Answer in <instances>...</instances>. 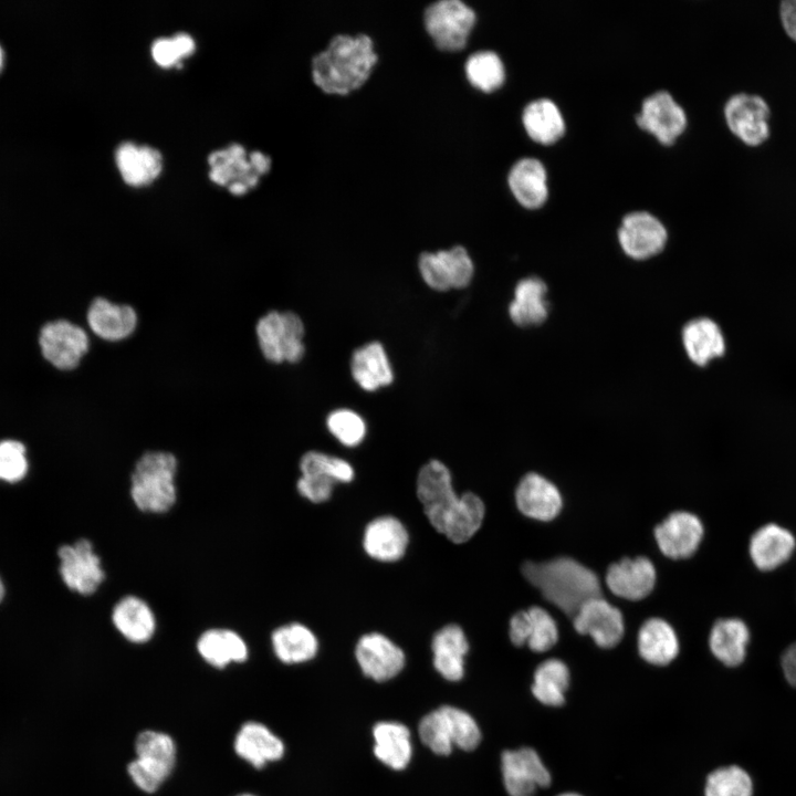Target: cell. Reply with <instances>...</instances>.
I'll list each match as a JSON object with an SVG mask.
<instances>
[{
  "label": "cell",
  "instance_id": "obj_1",
  "mask_svg": "<svg viewBox=\"0 0 796 796\" xmlns=\"http://www.w3.org/2000/svg\"><path fill=\"white\" fill-rule=\"evenodd\" d=\"M417 496L434 530L455 544L469 541L482 525L483 501L471 492L459 498L449 469L439 460H430L419 470Z\"/></svg>",
  "mask_w": 796,
  "mask_h": 796
},
{
  "label": "cell",
  "instance_id": "obj_2",
  "mask_svg": "<svg viewBox=\"0 0 796 796\" xmlns=\"http://www.w3.org/2000/svg\"><path fill=\"white\" fill-rule=\"evenodd\" d=\"M378 56L371 39L338 34L312 60L314 83L328 94H348L369 77Z\"/></svg>",
  "mask_w": 796,
  "mask_h": 796
},
{
  "label": "cell",
  "instance_id": "obj_3",
  "mask_svg": "<svg viewBox=\"0 0 796 796\" xmlns=\"http://www.w3.org/2000/svg\"><path fill=\"white\" fill-rule=\"evenodd\" d=\"M522 574L547 601L570 617L586 601L601 596L598 576L570 557L525 562Z\"/></svg>",
  "mask_w": 796,
  "mask_h": 796
},
{
  "label": "cell",
  "instance_id": "obj_4",
  "mask_svg": "<svg viewBox=\"0 0 796 796\" xmlns=\"http://www.w3.org/2000/svg\"><path fill=\"white\" fill-rule=\"evenodd\" d=\"M178 457L169 450L149 449L133 462L129 474V495L144 513L161 514L177 502Z\"/></svg>",
  "mask_w": 796,
  "mask_h": 796
},
{
  "label": "cell",
  "instance_id": "obj_5",
  "mask_svg": "<svg viewBox=\"0 0 796 796\" xmlns=\"http://www.w3.org/2000/svg\"><path fill=\"white\" fill-rule=\"evenodd\" d=\"M258 349L271 364H298L305 356V324L292 310H270L254 325Z\"/></svg>",
  "mask_w": 796,
  "mask_h": 796
},
{
  "label": "cell",
  "instance_id": "obj_6",
  "mask_svg": "<svg viewBox=\"0 0 796 796\" xmlns=\"http://www.w3.org/2000/svg\"><path fill=\"white\" fill-rule=\"evenodd\" d=\"M134 750L135 758L127 764V774L138 789L154 794L175 769L176 742L165 732L144 730L137 734Z\"/></svg>",
  "mask_w": 796,
  "mask_h": 796
},
{
  "label": "cell",
  "instance_id": "obj_7",
  "mask_svg": "<svg viewBox=\"0 0 796 796\" xmlns=\"http://www.w3.org/2000/svg\"><path fill=\"white\" fill-rule=\"evenodd\" d=\"M210 179L226 186L232 195H244L255 187L262 175L271 167V159L261 151L248 154L239 144L216 150L208 158Z\"/></svg>",
  "mask_w": 796,
  "mask_h": 796
},
{
  "label": "cell",
  "instance_id": "obj_8",
  "mask_svg": "<svg viewBox=\"0 0 796 796\" xmlns=\"http://www.w3.org/2000/svg\"><path fill=\"white\" fill-rule=\"evenodd\" d=\"M56 561L62 584L80 596L94 595L106 579L102 559L86 537L60 545Z\"/></svg>",
  "mask_w": 796,
  "mask_h": 796
},
{
  "label": "cell",
  "instance_id": "obj_9",
  "mask_svg": "<svg viewBox=\"0 0 796 796\" xmlns=\"http://www.w3.org/2000/svg\"><path fill=\"white\" fill-rule=\"evenodd\" d=\"M39 346L53 367L71 371L90 354L92 339L82 325L60 318L44 324L39 334Z\"/></svg>",
  "mask_w": 796,
  "mask_h": 796
},
{
  "label": "cell",
  "instance_id": "obj_10",
  "mask_svg": "<svg viewBox=\"0 0 796 796\" xmlns=\"http://www.w3.org/2000/svg\"><path fill=\"white\" fill-rule=\"evenodd\" d=\"M472 8L460 0H439L425 10V27L437 48L458 51L465 46L475 23Z\"/></svg>",
  "mask_w": 796,
  "mask_h": 796
},
{
  "label": "cell",
  "instance_id": "obj_11",
  "mask_svg": "<svg viewBox=\"0 0 796 796\" xmlns=\"http://www.w3.org/2000/svg\"><path fill=\"white\" fill-rule=\"evenodd\" d=\"M723 115L732 135L748 147H758L771 136V107L761 95L733 94L724 104Z\"/></svg>",
  "mask_w": 796,
  "mask_h": 796
},
{
  "label": "cell",
  "instance_id": "obj_12",
  "mask_svg": "<svg viewBox=\"0 0 796 796\" xmlns=\"http://www.w3.org/2000/svg\"><path fill=\"white\" fill-rule=\"evenodd\" d=\"M418 269L423 282L438 292L464 289L474 275L473 261L462 245L422 252L418 259Z\"/></svg>",
  "mask_w": 796,
  "mask_h": 796
},
{
  "label": "cell",
  "instance_id": "obj_13",
  "mask_svg": "<svg viewBox=\"0 0 796 796\" xmlns=\"http://www.w3.org/2000/svg\"><path fill=\"white\" fill-rule=\"evenodd\" d=\"M85 322L96 339L107 344H121L130 339L137 332L139 315L128 303L115 302L98 295L88 303Z\"/></svg>",
  "mask_w": 796,
  "mask_h": 796
},
{
  "label": "cell",
  "instance_id": "obj_14",
  "mask_svg": "<svg viewBox=\"0 0 796 796\" xmlns=\"http://www.w3.org/2000/svg\"><path fill=\"white\" fill-rule=\"evenodd\" d=\"M622 252L630 259L643 261L661 253L668 231L659 218L646 210L628 212L617 231Z\"/></svg>",
  "mask_w": 796,
  "mask_h": 796
},
{
  "label": "cell",
  "instance_id": "obj_15",
  "mask_svg": "<svg viewBox=\"0 0 796 796\" xmlns=\"http://www.w3.org/2000/svg\"><path fill=\"white\" fill-rule=\"evenodd\" d=\"M637 125L660 144L672 145L685 130L688 118L683 107L667 91H657L641 103Z\"/></svg>",
  "mask_w": 796,
  "mask_h": 796
},
{
  "label": "cell",
  "instance_id": "obj_16",
  "mask_svg": "<svg viewBox=\"0 0 796 796\" xmlns=\"http://www.w3.org/2000/svg\"><path fill=\"white\" fill-rule=\"evenodd\" d=\"M501 772L509 796H534L538 788L549 786L552 781L549 771L531 747L504 751Z\"/></svg>",
  "mask_w": 796,
  "mask_h": 796
},
{
  "label": "cell",
  "instance_id": "obj_17",
  "mask_svg": "<svg viewBox=\"0 0 796 796\" xmlns=\"http://www.w3.org/2000/svg\"><path fill=\"white\" fill-rule=\"evenodd\" d=\"M573 625L578 633L590 636L605 649L617 646L625 632L621 611L601 596L586 601L573 617Z\"/></svg>",
  "mask_w": 796,
  "mask_h": 796
},
{
  "label": "cell",
  "instance_id": "obj_18",
  "mask_svg": "<svg viewBox=\"0 0 796 796\" xmlns=\"http://www.w3.org/2000/svg\"><path fill=\"white\" fill-rule=\"evenodd\" d=\"M355 657L363 673L377 682L395 678L406 663L404 651L378 632H370L359 638Z\"/></svg>",
  "mask_w": 796,
  "mask_h": 796
},
{
  "label": "cell",
  "instance_id": "obj_19",
  "mask_svg": "<svg viewBox=\"0 0 796 796\" xmlns=\"http://www.w3.org/2000/svg\"><path fill=\"white\" fill-rule=\"evenodd\" d=\"M700 519L684 511L671 513L654 527V537L661 553L672 559L691 557L703 538Z\"/></svg>",
  "mask_w": 796,
  "mask_h": 796
},
{
  "label": "cell",
  "instance_id": "obj_20",
  "mask_svg": "<svg viewBox=\"0 0 796 796\" xmlns=\"http://www.w3.org/2000/svg\"><path fill=\"white\" fill-rule=\"evenodd\" d=\"M233 751L237 756L255 769L280 761L285 753L284 742L265 724L244 722L235 733Z\"/></svg>",
  "mask_w": 796,
  "mask_h": 796
},
{
  "label": "cell",
  "instance_id": "obj_21",
  "mask_svg": "<svg viewBox=\"0 0 796 796\" xmlns=\"http://www.w3.org/2000/svg\"><path fill=\"white\" fill-rule=\"evenodd\" d=\"M657 573L653 563L645 557H625L611 564L605 582L609 590L624 599L640 600L654 588Z\"/></svg>",
  "mask_w": 796,
  "mask_h": 796
},
{
  "label": "cell",
  "instance_id": "obj_22",
  "mask_svg": "<svg viewBox=\"0 0 796 796\" xmlns=\"http://www.w3.org/2000/svg\"><path fill=\"white\" fill-rule=\"evenodd\" d=\"M515 502L522 514L543 522L554 520L563 506L557 486L535 472L521 479L515 491Z\"/></svg>",
  "mask_w": 796,
  "mask_h": 796
},
{
  "label": "cell",
  "instance_id": "obj_23",
  "mask_svg": "<svg viewBox=\"0 0 796 796\" xmlns=\"http://www.w3.org/2000/svg\"><path fill=\"white\" fill-rule=\"evenodd\" d=\"M507 184L516 201L524 208H542L549 195L548 175L544 164L535 157H523L514 163Z\"/></svg>",
  "mask_w": 796,
  "mask_h": 796
},
{
  "label": "cell",
  "instance_id": "obj_24",
  "mask_svg": "<svg viewBox=\"0 0 796 796\" xmlns=\"http://www.w3.org/2000/svg\"><path fill=\"white\" fill-rule=\"evenodd\" d=\"M681 341L688 358L699 367L708 366L726 352V341L720 325L706 316L687 322L681 331Z\"/></svg>",
  "mask_w": 796,
  "mask_h": 796
},
{
  "label": "cell",
  "instance_id": "obj_25",
  "mask_svg": "<svg viewBox=\"0 0 796 796\" xmlns=\"http://www.w3.org/2000/svg\"><path fill=\"white\" fill-rule=\"evenodd\" d=\"M111 621L124 639L135 645L148 642L157 629L151 607L135 595H127L115 604Z\"/></svg>",
  "mask_w": 796,
  "mask_h": 796
},
{
  "label": "cell",
  "instance_id": "obj_26",
  "mask_svg": "<svg viewBox=\"0 0 796 796\" xmlns=\"http://www.w3.org/2000/svg\"><path fill=\"white\" fill-rule=\"evenodd\" d=\"M548 289L538 276L520 280L513 292L507 312L511 321L520 327L538 326L549 313Z\"/></svg>",
  "mask_w": 796,
  "mask_h": 796
},
{
  "label": "cell",
  "instance_id": "obj_27",
  "mask_svg": "<svg viewBox=\"0 0 796 796\" xmlns=\"http://www.w3.org/2000/svg\"><path fill=\"white\" fill-rule=\"evenodd\" d=\"M408 540V532L398 519L379 516L366 526L363 545L371 558L395 562L406 553Z\"/></svg>",
  "mask_w": 796,
  "mask_h": 796
},
{
  "label": "cell",
  "instance_id": "obj_28",
  "mask_svg": "<svg viewBox=\"0 0 796 796\" xmlns=\"http://www.w3.org/2000/svg\"><path fill=\"white\" fill-rule=\"evenodd\" d=\"M795 546V537L788 530L769 523L752 535L748 549L758 569L772 570L790 558Z\"/></svg>",
  "mask_w": 796,
  "mask_h": 796
},
{
  "label": "cell",
  "instance_id": "obj_29",
  "mask_svg": "<svg viewBox=\"0 0 796 796\" xmlns=\"http://www.w3.org/2000/svg\"><path fill=\"white\" fill-rule=\"evenodd\" d=\"M201 659L216 669H224L231 663H243L249 658L245 640L234 630L211 628L205 630L196 642Z\"/></svg>",
  "mask_w": 796,
  "mask_h": 796
},
{
  "label": "cell",
  "instance_id": "obj_30",
  "mask_svg": "<svg viewBox=\"0 0 796 796\" xmlns=\"http://www.w3.org/2000/svg\"><path fill=\"white\" fill-rule=\"evenodd\" d=\"M350 374L356 384L366 391H375L394 381V370L380 342H369L354 350Z\"/></svg>",
  "mask_w": 796,
  "mask_h": 796
},
{
  "label": "cell",
  "instance_id": "obj_31",
  "mask_svg": "<svg viewBox=\"0 0 796 796\" xmlns=\"http://www.w3.org/2000/svg\"><path fill=\"white\" fill-rule=\"evenodd\" d=\"M115 161L123 180L134 187L150 184L163 169L159 150L130 142L122 143L116 148Z\"/></svg>",
  "mask_w": 796,
  "mask_h": 796
},
{
  "label": "cell",
  "instance_id": "obj_32",
  "mask_svg": "<svg viewBox=\"0 0 796 796\" xmlns=\"http://www.w3.org/2000/svg\"><path fill=\"white\" fill-rule=\"evenodd\" d=\"M434 669L448 681H459L464 674V657L469 642L458 625L450 624L439 629L431 643Z\"/></svg>",
  "mask_w": 796,
  "mask_h": 796
},
{
  "label": "cell",
  "instance_id": "obj_33",
  "mask_svg": "<svg viewBox=\"0 0 796 796\" xmlns=\"http://www.w3.org/2000/svg\"><path fill=\"white\" fill-rule=\"evenodd\" d=\"M374 754L387 767L401 771L412 757L411 733L397 721H381L373 727Z\"/></svg>",
  "mask_w": 796,
  "mask_h": 796
},
{
  "label": "cell",
  "instance_id": "obj_34",
  "mask_svg": "<svg viewBox=\"0 0 796 796\" xmlns=\"http://www.w3.org/2000/svg\"><path fill=\"white\" fill-rule=\"evenodd\" d=\"M522 123L527 136L537 144L557 143L566 132V123L557 104L547 97L531 101L523 109Z\"/></svg>",
  "mask_w": 796,
  "mask_h": 796
},
{
  "label": "cell",
  "instance_id": "obj_35",
  "mask_svg": "<svg viewBox=\"0 0 796 796\" xmlns=\"http://www.w3.org/2000/svg\"><path fill=\"white\" fill-rule=\"evenodd\" d=\"M638 651L648 663L667 666L679 654L677 633L666 620L650 618L639 629Z\"/></svg>",
  "mask_w": 796,
  "mask_h": 796
},
{
  "label": "cell",
  "instance_id": "obj_36",
  "mask_svg": "<svg viewBox=\"0 0 796 796\" xmlns=\"http://www.w3.org/2000/svg\"><path fill=\"white\" fill-rule=\"evenodd\" d=\"M750 631L737 618L719 619L713 625L709 646L713 656L727 667L741 664L746 656Z\"/></svg>",
  "mask_w": 796,
  "mask_h": 796
},
{
  "label": "cell",
  "instance_id": "obj_37",
  "mask_svg": "<svg viewBox=\"0 0 796 796\" xmlns=\"http://www.w3.org/2000/svg\"><path fill=\"white\" fill-rule=\"evenodd\" d=\"M275 657L285 664L312 660L318 651V640L306 626L293 622L276 628L271 635Z\"/></svg>",
  "mask_w": 796,
  "mask_h": 796
},
{
  "label": "cell",
  "instance_id": "obj_38",
  "mask_svg": "<svg viewBox=\"0 0 796 796\" xmlns=\"http://www.w3.org/2000/svg\"><path fill=\"white\" fill-rule=\"evenodd\" d=\"M569 680V670L565 662L555 658L547 659L534 671L532 693L544 705L559 706L565 702Z\"/></svg>",
  "mask_w": 796,
  "mask_h": 796
},
{
  "label": "cell",
  "instance_id": "obj_39",
  "mask_svg": "<svg viewBox=\"0 0 796 796\" xmlns=\"http://www.w3.org/2000/svg\"><path fill=\"white\" fill-rule=\"evenodd\" d=\"M469 82L476 88L490 93L501 87L505 80V67L498 53L489 50L471 54L464 65Z\"/></svg>",
  "mask_w": 796,
  "mask_h": 796
},
{
  "label": "cell",
  "instance_id": "obj_40",
  "mask_svg": "<svg viewBox=\"0 0 796 796\" xmlns=\"http://www.w3.org/2000/svg\"><path fill=\"white\" fill-rule=\"evenodd\" d=\"M753 783L750 775L739 766H726L713 771L706 778L704 796H752Z\"/></svg>",
  "mask_w": 796,
  "mask_h": 796
},
{
  "label": "cell",
  "instance_id": "obj_41",
  "mask_svg": "<svg viewBox=\"0 0 796 796\" xmlns=\"http://www.w3.org/2000/svg\"><path fill=\"white\" fill-rule=\"evenodd\" d=\"M449 727L453 747L473 751L481 742L482 733L478 722L467 711L452 705L440 706Z\"/></svg>",
  "mask_w": 796,
  "mask_h": 796
},
{
  "label": "cell",
  "instance_id": "obj_42",
  "mask_svg": "<svg viewBox=\"0 0 796 796\" xmlns=\"http://www.w3.org/2000/svg\"><path fill=\"white\" fill-rule=\"evenodd\" d=\"M298 468L301 474H320L343 483L350 482L355 474L346 460L316 450L303 453Z\"/></svg>",
  "mask_w": 796,
  "mask_h": 796
},
{
  "label": "cell",
  "instance_id": "obj_43",
  "mask_svg": "<svg viewBox=\"0 0 796 796\" xmlns=\"http://www.w3.org/2000/svg\"><path fill=\"white\" fill-rule=\"evenodd\" d=\"M29 470L25 444L14 439L0 440V483L17 485L25 480Z\"/></svg>",
  "mask_w": 796,
  "mask_h": 796
},
{
  "label": "cell",
  "instance_id": "obj_44",
  "mask_svg": "<svg viewBox=\"0 0 796 796\" xmlns=\"http://www.w3.org/2000/svg\"><path fill=\"white\" fill-rule=\"evenodd\" d=\"M418 734L422 744L437 755H449L454 748L441 708L427 713L420 720Z\"/></svg>",
  "mask_w": 796,
  "mask_h": 796
},
{
  "label": "cell",
  "instance_id": "obj_45",
  "mask_svg": "<svg viewBox=\"0 0 796 796\" xmlns=\"http://www.w3.org/2000/svg\"><path fill=\"white\" fill-rule=\"evenodd\" d=\"M326 427L342 444L358 446L366 436V423L360 415L347 408L335 409L326 417Z\"/></svg>",
  "mask_w": 796,
  "mask_h": 796
},
{
  "label": "cell",
  "instance_id": "obj_46",
  "mask_svg": "<svg viewBox=\"0 0 796 796\" xmlns=\"http://www.w3.org/2000/svg\"><path fill=\"white\" fill-rule=\"evenodd\" d=\"M530 615V633L526 646L534 652L552 649L558 640V628L555 619L544 608L533 606L527 609Z\"/></svg>",
  "mask_w": 796,
  "mask_h": 796
},
{
  "label": "cell",
  "instance_id": "obj_47",
  "mask_svg": "<svg viewBox=\"0 0 796 796\" xmlns=\"http://www.w3.org/2000/svg\"><path fill=\"white\" fill-rule=\"evenodd\" d=\"M195 40L187 33H177L172 38H158L153 42L151 55L163 67L177 65L181 59L195 51Z\"/></svg>",
  "mask_w": 796,
  "mask_h": 796
},
{
  "label": "cell",
  "instance_id": "obj_48",
  "mask_svg": "<svg viewBox=\"0 0 796 796\" xmlns=\"http://www.w3.org/2000/svg\"><path fill=\"white\" fill-rule=\"evenodd\" d=\"M336 482L320 474H301L296 481V490L301 496L313 503L327 501Z\"/></svg>",
  "mask_w": 796,
  "mask_h": 796
},
{
  "label": "cell",
  "instance_id": "obj_49",
  "mask_svg": "<svg viewBox=\"0 0 796 796\" xmlns=\"http://www.w3.org/2000/svg\"><path fill=\"white\" fill-rule=\"evenodd\" d=\"M530 633V615L527 610L515 612L510 619L509 636L516 647L526 645Z\"/></svg>",
  "mask_w": 796,
  "mask_h": 796
},
{
  "label": "cell",
  "instance_id": "obj_50",
  "mask_svg": "<svg viewBox=\"0 0 796 796\" xmlns=\"http://www.w3.org/2000/svg\"><path fill=\"white\" fill-rule=\"evenodd\" d=\"M778 14L785 34L796 43V0H784L779 3Z\"/></svg>",
  "mask_w": 796,
  "mask_h": 796
},
{
  "label": "cell",
  "instance_id": "obj_51",
  "mask_svg": "<svg viewBox=\"0 0 796 796\" xmlns=\"http://www.w3.org/2000/svg\"><path fill=\"white\" fill-rule=\"evenodd\" d=\"M782 669L787 682L796 688V642L790 645L783 653Z\"/></svg>",
  "mask_w": 796,
  "mask_h": 796
},
{
  "label": "cell",
  "instance_id": "obj_52",
  "mask_svg": "<svg viewBox=\"0 0 796 796\" xmlns=\"http://www.w3.org/2000/svg\"><path fill=\"white\" fill-rule=\"evenodd\" d=\"M8 594L7 583L0 573V605L3 604Z\"/></svg>",
  "mask_w": 796,
  "mask_h": 796
},
{
  "label": "cell",
  "instance_id": "obj_53",
  "mask_svg": "<svg viewBox=\"0 0 796 796\" xmlns=\"http://www.w3.org/2000/svg\"><path fill=\"white\" fill-rule=\"evenodd\" d=\"M6 63H7V52H6L2 43L0 42V75L2 74V72L6 69Z\"/></svg>",
  "mask_w": 796,
  "mask_h": 796
},
{
  "label": "cell",
  "instance_id": "obj_54",
  "mask_svg": "<svg viewBox=\"0 0 796 796\" xmlns=\"http://www.w3.org/2000/svg\"><path fill=\"white\" fill-rule=\"evenodd\" d=\"M557 796H582V795H579V794H577V793H563V794H559V795H557Z\"/></svg>",
  "mask_w": 796,
  "mask_h": 796
},
{
  "label": "cell",
  "instance_id": "obj_55",
  "mask_svg": "<svg viewBox=\"0 0 796 796\" xmlns=\"http://www.w3.org/2000/svg\"><path fill=\"white\" fill-rule=\"evenodd\" d=\"M235 796H256V795L251 794V793H242V794H238Z\"/></svg>",
  "mask_w": 796,
  "mask_h": 796
}]
</instances>
